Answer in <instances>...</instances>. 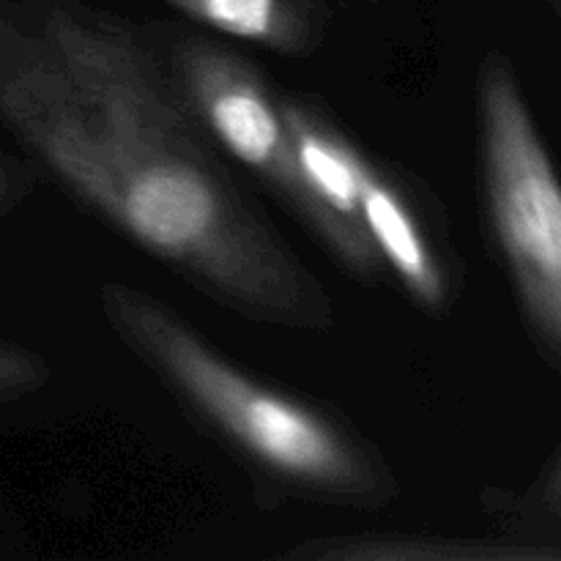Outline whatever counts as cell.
I'll use <instances>...</instances> for the list:
<instances>
[{
    "instance_id": "52a82bcc",
    "label": "cell",
    "mask_w": 561,
    "mask_h": 561,
    "mask_svg": "<svg viewBox=\"0 0 561 561\" xmlns=\"http://www.w3.org/2000/svg\"><path fill=\"white\" fill-rule=\"evenodd\" d=\"M219 36L255 44L285 58H305L318 47L321 22L310 0H164Z\"/></svg>"
},
{
    "instance_id": "9c48e42d",
    "label": "cell",
    "mask_w": 561,
    "mask_h": 561,
    "mask_svg": "<svg viewBox=\"0 0 561 561\" xmlns=\"http://www.w3.org/2000/svg\"><path fill=\"white\" fill-rule=\"evenodd\" d=\"M16 195H20V179H16L14 168L0 159V208L9 206Z\"/></svg>"
},
{
    "instance_id": "5b68a950",
    "label": "cell",
    "mask_w": 561,
    "mask_h": 561,
    "mask_svg": "<svg viewBox=\"0 0 561 561\" xmlns=\"http://www.w3.org/2000/svg\"><path fill=\"white\" fill-rule=\"evenodd\" d=\"M283 110L301 184L316 208L312 236L343 272L376 285L383 263L362 225V175L370 153L318 102L283 96Z\"/></svg>"
},
{
    "instance_id": "ba28073f",
    "label": "cell",
    "mask_w": 561,
    "mask_h": 561,
    "mask_svg": "<svg viewBox=\"0 0 561 561\" xmlns=\"http://www.w3.org/2000/svg\"><path fill=\"white\" fill-rule=\"evenodd\" d=\"M49 378V362L20 345L0 343V403L36 392Z\"/></svg>"
},
{
    "instance_id": "6da1fadb",
    "label": "cell",
    "mask_w": 561,
    "mask_h": 561,
    "mask_svg": "<svg viewBox=\"0 0 561 561\" xmlns=\"http://www.w3.org/2000/svg\"><path fill=\"white\" fill-rule=\"evenodd\" d=\"M0 118L66 195L211 301L332 329L329 290L230 173L142 25L88 0H0Z\"/></svg>"
},
{
    "instance_id": "8992f818",
    "label": "cell",
    "mask_w": 561,
    "mask_h": 561,
    "mask_svg": "<svg viewBox=\"0 0 561 561\" xmlns=\"http://www.w3.org/2000/svg\"><path fill=\"white\" fill-rule=\"evenodd\" d=\"M362 225L383 272L398 279L420 310L442 316L453 301L447 257L409 184L373 157L362 175Z\"/></svg>"
},
{
    "instance_id": "7a4b0ae2",
    "label": "cell",
    "mask_w": 561,
    "mask_h": 561,
    "mask_svg": "<svg viewBox=\"0 0 561 561\" xmlns=\"http://www.w3.org/2000/svg\"><path fill=\"white\" fill-rule=\"evenodd\" d=\"M99 310L118 343L263 482L334 507L398 502V477L354 427L252 376L153 294L104 283Z\"/></svg>"
},
{
    "instance_id": "30bf717a",
    "label": "cell",
    "mask_w": 561,
    "mask_h": 561,
    "mask_svg": "<svg viewBox=\"0 0 561 561\" xmlns=\"http://www.w3.org/2000/svg\"><path fill=\"white\" fill-rule=\"evenodd\" d=\"M542 502H546L551 510H557V513H561V460L557 463V469L551 471V477L546 480V488H542Z\"/></svg>"
},
{
    "instance_id": "277c9868",
    "label": "cell",
    "mask_w": 561,
    "mask_h": 561,
    "mask_svg": "<svg viewBox=\"0 0 561 561\" xmlns=\"http://www.w3.org/2000/svg\"><path fill=\"white\" fill-rule=\"evenodd\" d=\"M175 77L219 153L272 192L296 222L316 230V208L301 184L283 96L255 60L201 33L164 38Z\"/></svg>"
},
{
    "instance_id": "3957f363",
    "label": "cell",
    "mask_w": 561,
    "mask_h": 561,
    "mask_svg": "<svg viewBox=\"0 0 561 561\" xmlns=\"http://www.w3.org/2000/svg\"><path fill=\"white\" fill-rule=\"evenodd\" d=\"M480 142L493 239L526 318L561 356V179L502 55L480 69Z\"/></svg>"
},
{
    "instance_id": "8fae6325",
    "label": "cell",
    "mask_w": 561,
    "mask_h": 561,
    "mask_svg": "<svg viewBox=\"0 0 561 561\" xmlns=\"http://www.w3.org/2000/svg\"><path fill=\"white\" fill-rule=\"evenodd\" d=\"M551 5H553V9H557L559 14H561V0H551Z\"/></svg>"
}]
</instances>
